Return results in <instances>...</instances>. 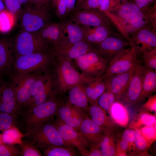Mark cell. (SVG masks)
<instances>
[{
  "label": "cell",
  "instance_id": "6da1fadb",
  "mask_svg": "<svg viewBox=\"0 0 156 156\" xmlns=\"http://www.w3.org/2000/svg\"><path fill=\"white\" fill-rule=\"evenodd\" d=\"M60 107L55 101L49 99L21 114L18 116L16 127L25 134L53 119Z\"/></svg>",
  "mask_w": 156,
  "mask_h": 156
},
{
  "label": "cell",
  "instance_id": "7a4b0ae2",
  "mask_svg": "<svg viewBox=\"0 0 156 156\" xmlns=\"http://www.w3.org/2000/svg\"><path fill=\"white\" fill-rule=\"evenodd\" d=\"M52 120L34 127L24 134V136L37 147L42 149L52 146H72L64 140Z\"/></svg>",
  "mask_w": 156,
  "mask_h": 156
},
{
  "label": "cell",
  "instance_id": "3957f363",
  "mask_svg": "<svg viewBox=\"0 0 156 156\" xmlns=\"http://www.w3.org/2000/svg\"><path fill=\"white\" fill-rule=\"evenodd\" d=\"M40 72L29 74L12 73L9 83L13 89L17 102L18 116L30 99Z\"/></svg>",
  "mask_w": 156,
  "mask_h": 156
},
{
  "label": "cell",
  "instance_id": "277c9868",
  "mask_svg": "<svg viewBox=\"0 0 156 156\" xmlns=\"http://www.w3.org/2000/svg\"><path fill=\"white\" fill-rule=\"evenodd\" d=\"M21 24L23 30L37 32L50 22L51 13L48 4L39 6L27 5L22 12Z\"/></svg>",
  "mask_w": 156,
  "mask_h": 156
},
{
  "label": "cell",
  "instance_id": "5b68a950",
  "mask_svg": "<svg viewBox=\"0 0 156 156\" xmlns=\"http://www.w3.org/2000/svg\"><path fill=\"white\" fill-rule=\"evenodd\" d=\"M47 46L38 31L23 30L13 40L14 57L44 51Z\"/></svg>",
  "mask_w": 156,
  "mask_h": 156
},
{
  "label": "cell",
  "instance_id": "8992f818",
  "mask_svg": "<svg viewBox=\"0 0 156 156\" xmlns=\"http://www.w3.org/2000/svg\"><path fill=\"white\" fill-rule=\"evenodd\" d=\"M137 51L134 46L131 49L124 50L115 57L109 63L105 74V78L111 77L130 70L142 62Z\"/></svg>",
  "mask_w": 156,
  "mask_h": 156
},
{
  "label": "cell",
  "instance_id": "52a82bcc",
  "mask_svg": "<svg viewBox=\"0 0 156 156\" xmlns=\"http://www.w3.org/2000/svg\"><path fill=\"white\" fill-rule=\"evenodd\" d=\"M48 55L44 51L14 58L12 69L14 73L29 74L40 72Z\"/></svg>",
  "mask_w": 156,
  "mask_h": 156
},
{
  "label": "cell",
  "instance_id": "ba28073f",
  "mask_svg": "<svg viewBox=\"0 0 156 156\" xmlns=\"http://www.w3.org/2000/svg\"><path fill=\"white\" fill-rule=\"evenodd\" d=\"M55 124L62 138L67 144L74 146L83 156H88V143L79 132L62 121L56 118Z\"/></svg>",
  "mask_w": 156,
  "mask_h": 156
},
{
  "label": "cell",
  "instance_id": "9c48e42d",
  "mask_svg": "<svg viewBox=\"0 0 156 156\" xmlns=\"http://www.w3.org/2000/svg\"><path fill=\"white\" fill-rule=\"evenodd\" d=\"M147 70L141 62L135 67L127 91L122 99L130 104L135 103L140 93Z\"/></svg>",
  "mask_w": 156,
  "mask_h": 156
},
{
  "label": "cell",
  "instance_id": "30bf717a",
  "mask_svg": "<svg viewBox=\"0 0 156 156\" xmlns=\"http://www.w3.org/2000/svg\"><path fill=\"white\" fill-rule=\"evenodd\" d=\"M14 57L13 40L4 37L0 38V77L12 73Z\"/></svg>",
  "mask_w": 156,
  "mask_h": 156
},
{
  "label": "cell",
  "instance_id": "8fae6325",
  "mask_svg": "<svg viewBox=\"0 0 156 156\" xmlns=\"http://www.w3.org/2000/svg\"><path fill=\"white\" fill-rule=\"evenodd\" d=\"M98 9L74 11L68 17L79 25L93 27L104 26L105 18Z\"/></svg>",
  "mask_w": 156,
  "mask_h": 156
},
{
  "label": "cell",
  "instance_id": "7c38bea8",
  "mask_svg": "<svg viewBox=\"0 0 156 156\" xmlns=\"http://www.w3.org/2000/svg\"><path fill=\"white\" fill-rule=\"evenodd\" d=\"M14 91L9 82L0 81V112L18 116Z\"/></svg>",
  "mask_w": 156,
  "mask_h": 156
},
{
  "label": "cell",
  "instance_id": "4fadbf2b",
  "mask_svg": "<svg viewBox=\"0 0 156 156\" xmlns=\"http://www.w3.org/2000/svg\"><path fill=\"white\" fill-rule=\"evenodd\" d=\"M135 67L128 71L106 79L107 84L106 89L114 94L116 101L122 99L125 94Z\"/></svg>",
  "mask_w": 156,
  "mask_h": 156
},
{
  "label": "cell",
  "instance_id": "5bb4252c",
  "mask_svg": "<svg viewBox=\"0 0 156 156\" xmlns=\"http://www.w3.org/2000/svg\"><path fill=\"white\" fill-rule=\"evenodd\" d=\"M108 131L86 116L82 121L79 131L88 143H90L94 146Z\"/></svg>",
  "mask_w": 156,
  "mask_h": 156
},
{
  "label": "cell",
  "instance_id": "9a60e30c",
  "mask_svg": "<svg viewBox=\"0 0 156 156\" xmlns=\"http://www.w3.org/2000/svg\"><path fill=\"white\" fill-rule=\"evenodd\" d=\"M44 77L41 76L40 73L31 97L20 114L33 107L49 100L48 98L50 89L49 86H47Z\"/></svg>",
  "mask_w": 156,
  "mask_h": 156
},
{
  "label": "cell",
  "instance_id": "2e32d148",
  "mask_svg": "<svg viewBox=\"0 0 156 156\" xmlns=\"http://www.w3.org/2000/svg\"><path fill=\"white\" fill-rule=\"evenodd\" d=\"M63 37L62 42L73 43L84 40L83 31L80 25L68 17L59 22Z\"/></svg>",
  "mask_w": 156,
  "mask_h": 156
},
{
  "label": "cell",
  "instance_id": "e0dca14e",
  "mask_svg": "<svg viewBox=\"0 0 156 156\" xmlns=\"http://www.w3.org/2000/svg\"><path fill=\"white\" fill-rule=\"evenodd\" d=\"M119 12L121 17L137 28L142 27L146 23L142 12L135 3H127L123 4Z\"/></svg>",
  "mask_w": 156,
  "mask_h": 156
},
{
  "label": "cell",
  "instance_id": "ac0fdd59",
  "mask_svg": "<svg viewBox=\"0 0 156 156\" xmlns=\"http://www.w3.org/2000/svg\"><path fill=\"white\" fill-rule=\"evenodd\" d=\"M38 32L47 45L52 44L55 47L63 42V35L59 22H50Z\"/></svg>",
  "mask_w": 156,
  "mask_h": 156
},
{
  "label": "cell",
  "instance_id": "d6986e66",
  "mask_svg": "<svg viewBox=\"0 0 156 156\" xmlns=\"http://www.w3.org/2000/svg\"><path fill=\"white\" fill-rule=\"evenodd\" d=\"M99 44L100 48L106 55V60L109 63L124 50L125 46L121 40L114 37L107 38Z\"/></svg>",
  "mask_w": 156,
  "mask_h": 156
},
{
  "label": "cell",
  "instance_id": "ffe728a7",
  "mask_svg": "<svg viewBox=\"0 0 156 156\" xmlns=\"http://www.w3.org/2000/svg\"><path fill=\"white\" fill-rule=\"evenodd\" d=\"M80 25L83 31L84 40L87 42L99 44L107 38V31L104 26L93 27Z\"/></svg>",
  "mask_w": 156,
  "mask_h": 156
},
{
  "label": "cell",
  "instance_id": "44dd1931",
  "mask_svg": "<svg viewBox=\"0 0 156 156\" xmlns=\"http://www.w3.org/2000/svg\"><path fill=\"white\" fill-rule=\"evenodd\" d=\"M156 89V71L147 69L140 95L135 103L141 102L150 96Z\"/></svg>",
  "mask_w": 156,
  "mask_h": 156
},
{
  "label": "cell",
  "instance_id": "7402d4cb",
  "mask_svg": "<svg viewBox=\"0 0 156 156\" xmlns=\"http://www.w3.org/2000/svg\"><path fill=\"white\" fill-rule=\"evenodd\" d=\"M104 109L99 105H94L88 110L91 120L96 124L108 131L114 126V124L107 115Z\"/></svg>",
  "mask_w": 156,
  "mask_h": 156
},
{
  "label": "cell",
  "instance_id": "603a6c76",
  "mask_svg": "<svg viewBox=\"0 0 156 156\" xmlns=\"http://www.w3.org/2000/svg\"><path fill=\"white\" fill-rule=\"evenodd\" d=\"M138 38L141 46L137 50L143 53L155 50L156 46V37L152 33L146 29L141 30L139 33Z\"/></svg>",
  "mask_w": 156,
  "mask_h": 156
},
{
  "label": "cell",
  "instance_id": "cb8c5ba5",
  "mask_svg": "<svg viewBox=\"0 0 156 156\" xmlns=\"http://www.w3.org/2000/svg\"><path fill=\"white\" fill-rule=\"evenodd\" d=\"M42 150H43L44 155L46 156L78 155V150L73 146H52Z\"/></svg>",
  "mask_w": 156,
  "mask_h": 156
},
{
  "label": "cell",
  "instance_id": "d4e9b609",
  "mask_svg": "<svg viewBox=\"0 0 156 156\" xmlns=\"http://www.w3.org/2000/svg\"><path fill=\"white\" fill-rule=\"evenodd\" d=\"M67 46L64 45L69 57L77 58L88 52L89 48L88 42L84 40L79 41L73 43H70Z\"/></svg>",
  "mask_w": 156,
  "mask_h": 156
},
{
  "label": "cell",
  "instance_id": "484cf974",
  "mask_svg": "<svg viewBox=\"0 0 156 156\" xmlns=\"http://www.w3.org/2000/svg\"><path fill=\"white\" fill-rule=\"evenodd\" d=\"M109 112L111 117L116 123L122 126L127 124L128 120L127 112L121 104L115 102Z\"/></svg>",
  "mask_w": 156,
  "mask_h": 156
},
{
  "label": "cell",
  "instance_id": "4316f807",
  "mask_svg": "<svg viewBox=\"0 0 156 156\" xmlns=\"http://www.w3.org/2000/svg\"><path fill=\"white\" fill-rule=\"evenodd\" d=\"M86 94L78 87L72 88L69 93L71 103L80 109H86L88 105Z\"/></svg>",
  "mask_w": 156,
  "mask_h": 156
},
{
  "label": "cell",
  "instance_id": "83f0119b",
  "mask_svg": "<svg viewBox=\"0 0 156 156\" xmlns=\"http://www.w3.org/2000/svg\"><path fill=\"white\" fill-rule=\"evenodd\" d=\"M16 20V15L6 9L0 12V32L6 33L10 31Z\"/></svg>",
  "mask_w": 156,
  "mask_h": 156
},
{
  "label": "cell",
  "instance_id": "f1b7e54d",
  "mask_svg": "<svg viewBox=\"0 0 156 156\" xmlns=\"http://www.w3.org/2000/svg\"><path fill=\"white\" fill-rule=\"evenodd\" d=\"M2 136L5 144H14L21 142L22 138L24 136L18 128L14 126L3 131Z\"/></svg>",
  "mask_w": 156,
  "mask_h": 156
},
{
  "label": "cell",
  "instance_id": "f546056e",
  "mask_svg": "<svg viewBox=\"0 0 156 156\" xmlns=\"http://www.w3.org/2000/svg\"><path fill=\"white\" fill-rule=\"evenodd\" d=\"M81 109L72 108L68 106L60 107L57 110L55 116L56 118L62 121L72 117H77L84 118L86 116Z\"/></svg>",
  "mask_w": 156,
  "mask_h": 156
},
{
  "label": "cell",
  "instance_id": "4dcf8cb0",
  "mask_svg": "<svg viewBox=\"0 0 156 156\" xmlns=\"http://www.w3.org/2000/svg\"><path fill=\"white\" fill-rule=\"evenodd\" d=\"M22 156H42L38 148L34 145L28 139H22L21 142L18 144Z\"/></svg>",
  "mask_w": 156,
  "mask_h": 156
},
{
  "label": "cell",
  "instance_id": "1f68e13d",
  "mask_svg": "<svg viewBox=\"0 0 156 156\" xmlns=\"http://www.w3.org/2000/svg\"><path fill=\"white\" fill-rule=\"evenodd\" d=\"M62 71L64 80L67 83L73 84L79 81V75L73 68L70 62H66L64 63L62 66Z\"/></svg>",
  "mask_w": 156,
  "mask_h": 156
},
{
  "label": "cell",
  "instance_id": "d6a6232c",
  "mask_svg": "<svg viewBox=\"0 0 156 156\" xmlns=\"http://www.w3.org/2000/svg\"><path fill=\"white\" fill-rule=\"evenodd\" d=\"M18 116L0 112V131H4L13 127H16Z\"/></svg>",
  "mask_w": 156,
  "mask_h": 156
},
{
  "label": "cell",
  "instance_id": "836d02e7",
  "mask_svg": "<svg viewBox=\"0 0 156 156\" xmlns=\"http://www.w3.org/2000/svg\"><path fill=\"white\" fill-rule=\"evenodd\" d=\"M104 92L98 99V105L105 110L109 111L112 106L115 102V95L110 90Z\"/></svg>",
  "mask_w": 156,
  "mask_h": 156
},
{
  "label": "cell",
  "instance_id": "e575fe53",
  "mask_svg": "<svg viewBox=\"0 0 156 156\" xmlns=\"http://www.w3.org/2000/svg\"><path fill=\"white\" fill-rule=\"evenodd\" d=\"M107 86L106 81L105 83L100 82L93 87L88 88L86 92L87 96L92 101L96 100L104 92Z\"/></svg>",
  "mask_w": 156,
  "mask_h": 156
},
{
  "label": "cell",
  "instance_id": "d590c367",
  "mask_svg": "<svg viewBox=\"0 0 156 156\" xmlns=\"http://www.w3.org/2000/svg\"><path fill=\"white\" fill-rule=\"evenodd\" d=\"M142 63L147 69L156 70V55L155 50L143 53Z\"/></svg>",
  "mask_w": 156,
  "mask_h": 156
},
{
  "label": "cell",
  "instance_id": "8d00e7d4",
  "mask_svg": "<svg viewBox=\"0 0 156 156\" xmlns=\"http://www.w3.org/2000/svg\"><path fill=\"white\" fill-rule=\"evenodd\" d=\"M52 3L55 13L60 20L66 18L67 0H55Z\"/></svg>",
  "mask_w": 156,
  "mask_h": 156
},
{
  "label": "cell",
  "instance_id": "74e56055",
  "mask_svg": "<svg viewBox=\"0 0 156 156\" xmlns=\"http://www.w3.org/2000/svg\"><path fill=\"white\" fill-rule=\"evenodd\" d=\"M21 156L18 146L14 144H4L0 145V156Z\"/></svg>",
  "mask_w": 156,
  "mask_h": 156
},
{
  "label": "cell",
  "instance_id": "f35d334b",
  "mask_svg": "<svg viewBox=\"0 0 156 156\" xmlns=\"http://www.w3.org/2000/svg\"><path fill=\"white\" fill-rule=\"evenodd\" d=\"M101 0H84L75 7L74 11L81 10L98 9Z\"/></svg>",
  "mask_w": 156,
  "mask_h": 156
},
{
  "label": "cell",
  "instance_id": "ab89813d",
  "mask_svg": "<svg viewBox=\"0 0 156 156\" xmlns=\"http://www.w3.org/2000/svg\"><path fill=\"white\" fill-rule=\"evenodd\" d=\"M96 147H100L102 156H112L114 155L116 153V149L113 142L108 144L102 143H98L95 145Z\"/></svg>",
  "mask_w": 156,
  "mask_h": 156
},
{
  "label": "cell",
  "instance_id": "60d3db41",
  "mask_svg": "<svg viewBox=\"0 0 156 156\" xmlns=\"http://www.w3.org/2000/svg\"><path fill=\"white\" fill-rule=\"evenodd\" d=\"M6 8L16 15L22 10L21 4L18 0H4Z\"/></svg>",
  "mask_w": 156,
  "mask_h": 156
},
{
  "label": "cell",
  "instance_id": "b9f144b4",
  "mask_svg": "<svg viewBox=\"0 0 156 156\" xmlns=\"http://www.w3.org/2000/svg\"><path fill=\"white\" fill-rule=\"evenodd\" d=\"M134 142L136 147L140 150H144L147 147V142L141 131L139 130H137L135 131Z\"/></svg>",
  "mask_w": 156,
  "mask_h": 156
},
{
  "label": "cell",
  "instance_id": "7bdbcfd3",
  "mask_svg": "<svg viewBox=\"0 0 156 156\" xmlns=\"http://www.w3.org/2000/svg\"><path fill=\"white\" fill-rule=\"evenodd\" d=\"M84 119L77 117H72L62 121L79 131L81 122Z\"/></svg>",
  "mask_w": 156,
  "mask_h": 156
},
{
  "label": "cell",
  "instance_id": "ee69618b",
  "mask_svg": "<svg viewBox=\"0 0 156 156\" xmlns=\"http://www.w3.org/2000/svg\"><path fill=\"white\" fill-rule=\"evenodd\" d=\"M156 129L153 126H147L142 128L141 131L145 138L150 140L155 138Z\"/></svg>",
  "mask_w": 156,
  "mask_h": 156
},
{
  "label": "cell",
  "instance_id": "f6af8a7d",
  "mask_svg": "<svg viewBox=\"0 0 156 156\" xmlns=\"http://www.w3.org/2000/svg\"><path fill=\"white\" fill-rule=\"evenodd\" d=\"M140 119L141 122L147 126H153L156 122L155 116L147 113L143 114L140 117Z\"/></svg>",
  "mask_w": 156,
  "mask_h": 156
},
{
  "label": "cell",
  "instance_id": "bcb514c9",
  "mask_svg": "<svg viewBox=\"0 0 156 156\" xmlns=\"http://www.w3.org/2000/svg\"><path fill=\"white\" fill-rule=\"evenodd\" d=\"M135 138V131L131 129H128L125 131L122 135V139L129 143L134 142Z\"/></svg>",
  "mask_w": 156,
  "mask_h": 156
},
{
  "label": "cell",
  "instance_id": "7dc6e473",
  "mask_svg": "<svg viewBox=\"0 0 156 156\" xmlns=\"http://www.w3.org/2000/svg\"><path fill=\"white\" fill-rule=\"evenodd\" d=\"M156 95H155L150 97L144 104V107L152 111H155L156 107Z\"/></svg>",
  "mask_w": 156,
  "mask_h": 156
},
{
  "label": "cell",
  "instance_id": "c3c4849f",
  "mask_svg": "<svg viewBox=\"0 0 156 156\" xmlns=\"http://www.w3.org/2000/svg\"><path fill=\"white\" fill-rule=\"evenodd\" d=\"M77 0H67L66 18L74 11Z\"/></svg>",
  "mask_w": 156,
  "mask_h": 156
},
{
  "label": "cell",
  "instance_id": "681fc988",
  "mask_svg": "<svg viewBox=\"0 0 156 156\" xmlns=\"http://www.w3.org/2000/svg\"><path fill=\"white\" fill-rule=\"evenodd\" d=\"M112 0H101L98 9L101 11L105 12L109 8Z\"/></svg>",
  "mask_w": 156,
  "mask_h": 156
},
{
  "label": "cell",
  "instance_id": "f907efd6",
  "mask_svg": "<svg viewBox=\"0 0 156 156\" xmlns=\"http://www.w3.org/2000/svg\"><path fill=\"white\" fill-rule=\"evenodd\" d=\"M135 4L140 8H145L153 2L154 0H134Z\"/></svg>",
  "mask_w": 156,
  "mask_h": 156
},
{
  "label": "cell",
  "instance_id": "816d5d0a",
  "mask_svg": "<svg viewBox=\"0 0 156 156\" xmlns=\"http://www.w3.org/2000/svg\"><path fill=\"white\" fill-rule=\"evenodd\" d=\"M28 3L30 5L35 6L48 4L47 0H29Z\"/></svg>",
  "mask_w": 156,
  "mask_h": 156
},
{
  "label": "cell",
  "instance_id": "f5cc1de1",
  "mask_svg": "<svg viewBox=\"0 0 156 156\" xmlns=\"http://www.w3.org/2000/svg\"><path fill=\"white\" fill-rule=\"evenodd\" d=\"M88 156H102V155L100 150L98 148H94L92 149L90 151H89Z\"/></svg>",
  "mask_w": 156,
  "mask_h": 156
},
{
  "label": "cell",
  "instance_id": "db71d44e",
  "mask_svg": "<svg viewBox=\"0 0 156 156\" xmlns=\"http://www.w3.org/2000/svg\"><path fill=\"white\" fill-rule=\"evenodd\" d=\"M129 143L126 141L122 139L120 143V147L123 151H125L127 149L128 147Z\"/></svg>",
  "mask_w": 156,
  "mask_h": 156
},
{
  "label": "cell",
  "instance_id": "11a10c76",
  "mask_svg": "<svg viewBox=\"0 0 156 156\" xmlns=\"http://www.w3.org/2000/svg\"><path fill=\"white\" fill-rule=\"evenodd\" d=\"M4 3L2 0H0V12L6 9Z\"/></svg>",
  "mask_w": 156,
  "mask_h": 156
},
{
  "label": "cell",
  "instance_id": "9f6ffc18",
  "mask_svg": "<svg viewBox=\"0 0 156 156\" xmlns=\"http://www.w3.org/2000/svg\"><path fill=\"white\" fill-rule=\"evenodd\" d=\"M21 4H25L28 2L29 0H18Z\"/></svg>",
  "mask_w": 156,
  "mask_h": 156
},
{
  "label": "cell",
  "instance_id": "6f0895ef",
  "mask_svg": "<svg viewBox=\"0 0 156 156\" xmlns=\"http://www.w3.org/2000/svg\"><path fill=\"white\" fill-rule=\"evenodd\" d=\"M4 144L2 140V134L0 133V145Z\"/></svg>",
  "mask_w": 156,
  "mask_h": 156
},
{
  "label": "cell",
  "instance_id": "680465c9",
  "mask_svg": "<svg viewBox=\"0 0 156 156\" xmlns=\"http://www.w3.org/2000/svg\"><path fill=\"white\" fill-rule=\"evenodd\" d=\"M83 0H77L76 7Z\"/></svg>",
  "mask_w": 156,
  "mask_h": 156
},
{
  "label": "cell",
  "instance_id": "91938a15",
  "mask_svg": "<svg viewBox=\"0 0 156 156\" xmlns=\"http://www.w3.org/2000/svg\"><path fill=\"white\" fill-rule=\"evenodd\" d=\"M55 0H47V3H48L50 2H51L52 3Z\"/></svg>",
  "mask_w": 156,
  "mask_h": 156
},
{
  "label": "cell",
  "instance_id": "94428289",
  "mask_svg": "<svg viewBox=\"0 0 156 156\" xmlns=\"http://www.w3.org/2000/svg\"><path fill=\"white\" fill-rule=\"evenodd\" d=\"M119 1H125L126 0H118Z\"/></svg>",
  "mask_w": 156,
  "mask_h": 156
},
{
  "label": "cell",
  "instance_id": "6125c7cd",
  "mask_svg": "<svg viewBox=\"0 0 156 156\" xmlns=\"http://www.w3.org/2000/svg\"><path fill=\"white\" fill-rule=\"evenodd\" d=\"M2 80V79H1L0 77V81Z\"/></svg>",
  "mask_w": 156,
  "mask_h": 156
}]
</instances>
